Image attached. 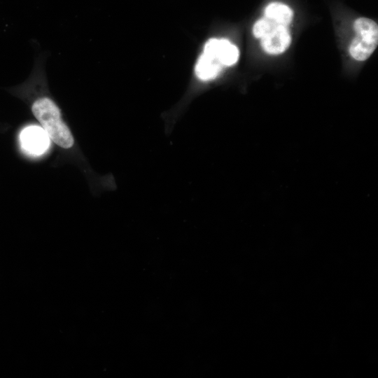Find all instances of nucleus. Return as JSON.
Masks as SVG:
<instances>
[{
  "label": "nucleus",
  "mask_w": 378,
  "mask_h": 378,
  "mask_svg": "<svg viewBox=\"0 0 378 378\" xmlns=\"http://www.w3.org/2000/svg\"><path fill=\"white\" fill-rule=\"evenodd\" d=\"M31 111L43 130L55 144L63 148H70L74 144V136L62 119L56 104L48 97L36 99Z\"/></svg>",
  "instance_id": "nucleus-1"
},
{
  "label": "nucleus",
  "mask_w": 378,
  "mask_h": 378,
  "mask_svg": "<svg viewBox=\"0 0 378 378\" xmlns=\"http://www.w3.org/2000/svg\"><path fill=\"white\" fill-rule=\"evenodd\" d=\"M356 36L349 46L351 56L358 61L367 59L378 43V26L371 19L360 18L354 24Z\"/></svg>",
  "instance_id": "nucleus-2"
},
{
  "label": "nucleus",
  "mask_w": 378,
  "mask_h": 378,
  "mask_svg": "<svg viewBox=\"0 0 378 378\" xmlns=\"http://www.w3.org/2000/svg\"><path fill=\"white\" fill-rule=\"evenodd\" d=\"M20 140L24 150L36 155L43 153L50 144L47 134L38 126L24 128L20 133Z\"/></svg>",
  "instance_id": "nucleus-3"
},
{
  "label": "nucleus",
  "mask_w": 378,
  "mask_h": 378,
  "mask_svg": "<svg viewBox=\"0 0 378 378\" xmlns=\"http://www.w3.org/2000/svg\"><path fill=\"white\" fill-rule=\"evenodd\" d=\"M260 39L262 49L270 55H278L284 52L291 43V36L288 26L279 24Z\"/></svg>",
  "instance_id": "nucleus-4"
},
{
  "label": "nucleus",
  "mask_w": 378,
  "mask_h": 378,
  "mask_svg": "<svg viewBox=\"0 0 378 378\" xmlns=\"http://www.w3.org/2000/svg\"><path fill=\"white\" fill-rule=\"evenodd\" d=\"M221 65L217 59L202 53L195 66L196 76L203 80L212 79L220 71Z\"/></svg>",
  "instance_id": "nucleus-5"
},
{
  "label": "nucleus",
  "mask_w": 378,
  "mask_h": 378,
  "mask_svg": "<svg viewBox=\"0 0 378 378\" xmlns=\"http://www.w3.org/2000/svg\"><path fill=\"white\" fill-rule=\"evenodd\" d=\"M265 17L279 24L288 26L292 21L293 13L286 4L274 2L270 4L265 9Z\"/></svg>",
  "instance_id": "nucleus-6"
},
{
  "label": "nucleus",
  "mask_w": 378,
  "mask_h": 378,
  "mask_svg": "<svg viewBox=\"0 0 378 378\" xmlns=\"http://www.w3.org/2000/svg\"><path fill=\"white\" fill-rule=\"evenodd\" d=\"M215 57L220 64L231 66L237 62L239 58V50L228 40L225 38L218 39Z\"/></svg>",
  "instance_id": "nucleus-7"
},
{
  "label": "nucleus",
  "mask_w": 378,
  "mask_h": 378,
  "mask_svg": "<svg viewBox=\"0 0 378 378\" xmlns=\"http://www.w3.org/2000/svg\"><path fill=\"white\" fill-rule=\"evenodd\" d=\"M276 24L277 23L274 21L265 17L256 21L254 24L253 34L256 38H261L268 34Z\"/></svg>",
  "instance_id": "nucleus-8"
}]
</instances>
